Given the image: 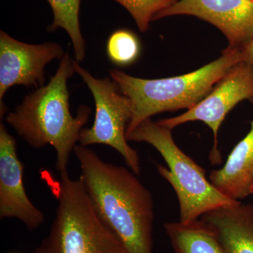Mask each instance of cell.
I'll use <instances>...</instances> for the list:
<instances>
[{
    "instance_id": "obj_2",
    "label": "cell",
    "mask_w": 253,
    "mask_h": 253,
    "mask_svg": "<svg viewBox=\"0 0 253 253\" xmlns=\"http://www.w3.org/2000/svg\"><path fill=\"white\" fill-rule=\"evenodd\" d=\"M73 61L66 52L48 84L26 95L5 118L31 147L41 149L50 145L54 148L59 174L68 172L70 156L91 112L89 106H81L76 116L71 114L68 81L76 73Z\"/></svg>"
},
{
    "instance_id": "obj_10",
    "label": "cell",
    "mask_w": 253,
    "mask_h": 253,
    "mask_svg": "<svg viewBox=\"0 0 253 253\" xmlns=\"http://www.w3.org/2000/svg\"><path fill=\"white\" fill-rule=\"evenodd\" d=\"M23 166L16 153V141L0 124V217L16 218L30 231L43 224L44 215L26 194Z\"/></svg>"
},
{
    "instance_id": "obj_14",
    "label": "cell",
    "mask_w": 253,
    "mask_h": 253,
    "mask_svg": "<svg viewBox=\"0 0 253 253\" xmlns=\"http://www.w3.org/2000/svg\"><path fill=\"white\" fill-rule=\"evenodd\" d=\"M53 13V21L47 27L49 33L61 28L68 33L78 63L85 58L86 44L80 25L82 0H46Z\"/></svg>"
},
{
    "instance_id": "obj_7",
    "label": "cell",
    "mask_w": 253,
    "mask_h": 253,
    "mask_svg": "<svg viewBox=\"0 0 253 253\" xmlns=\"http://www.w3.org/2000/svg\"><path fill=\"white\" fill-rule=\"evenodd\" d=\"M253 101V67L240 61L219 80L212 90L192 109L176 117L157 121L169 129L191 121H202L214 136V144L210 160L213 165L221 162L218 149V133L221 123L231 109L244 100Z\"/></svg>"
},
{
    "instance_id": "obj_6",
    "label": "cell",
    "mask_w": 253,
    "mask_h": 253,
    "mask_svg": "<svg viewBox=\"0 0 253 253\" xmlns=\"http://www.w3.org/2000/svg\"><path fill=\"white\" fill-rule=\"evenodd\" d=\"M73 64L76 73L90 90L96 106L94 124L82 130L79 144H104L113 148L124 158L130 170L139 175L140 158L126 137V128L132 117L130 100L111 78H95L76 60Z\"/></svg>"
},
{
    "instance_id": "obj_15",
    "label": "cell",
    "mask_w": 253,
    "mask_h": 253,
    "mask_svg": "<svg viewBox=\"0 0 253 253\" xmlns=\"http://www.w3.org/2000/svg\"><path fill=\"white\" fill-rule=\"evenodd\" d=\"M140 42L133 32L120 29L113 32L106 44V53L110 61L118 66L132 64L139 57Z\"/></svg>"
},
{
    "instance_id": "obj_3",
    "label": "cell",
    "mask_w": 253,
    "mask_h": 253,
    "mask_svg": "<svg viewBox=\"0 0 253 253\" xmlns=\"http://www.w3.org/2000/svg\"><path fill=\"white\" fill-rule=\"evenodd\" d=\"M242 61L239 49L226 47L220 57L196 71L176 77L142 79L117 69L110 76L130 100L132 117L126 136L146 120L167 111L189 110L199 104L223 76Z\"/></svg>"
},
{
    "instance_id": "obj_4",
    "label": "cell",
    "mask_w": 253,
    "mask_h": 253,
    "mask_svg": "<svg viewBox=\"0 0 253 253\" xmlns=\"http://www.w3.org/2000/svg\"><path fill=\"white\" fill-rule=\"evenodd\" d=\"M53 191L58 201L56 214L36 253H126L98 215L80 178L60 174Z\"/></svg>"
},
{
    "instance_id": "obj_9",
    "label": "cell",
    "mask_w": 253,
    "mask_h": 253,
    "mask_svg": "<svg viewBox=\"0 0 253 253\" xmlns=\"http://www.w3.org/2000/svg\"><path fill=\"white\" fill-rule=\"evenodd\" d=\"M180 15L215 26L226 37L229 48L239 49L253 36V0H179L160 13L156 21Z\"/></svg>"
},
{
    "instance_id": "obj_16",
    "label": "cell",
    "mask_w": 253,
    "mask_h": 253,
    "mask_svg": "<svg viewBox=\"0 0 253 253\" xmlns=\"http://www.w3.org/2000/svg\"><path fill=\"white\" fill-rule=\"evenodd\" d=\"M122 5L130 14L141 33L149 30L158 15L179 0H113Z\"/></svg>"
},
{
    "instance_id": "obj_8",
    "label": "cell",
    "mask_w": 253,
    "mask_h": 253,
    "mask_svg": "<svg viewBox=\"0 0 253 253\" xmlns=\"http://www.w3.org/2000/svg\"><path fill=\"white\" fill-rule=\"evenodd\" d=\"M61 44L51 42L28 44L0 31V118L7 108L4 98L10 88L16 85L38 89L44 85L45 68L55 59H63Z\"/></svg>"
},
{
    "instance_id": "obj_13",
    "label": "cell",
    "mask_w": 253,
    "mask_h": 253,
    "mask_svg": "<svg viewBox=\"0 0 253 253\" xmlns=\"http://www.w3.org/2000/svg\"><path fill=\"white\" fill-rule=\"evenodd\" d=\"M164 229L174 253H224L212 229L201 219L166 223Z\"/></svg>"
},
{
    "instance_id": "obj_17",
    "label": "cell",
    "mask_w": 253,
    "mask_h": 253,
    "mask_svg": "<svg viewBox=\"0 0 253 253\" xmlns=\"http://www.w3.org/2000/svg\"><path fill=\"white\" fill-rule=\"evenodd\" d=\"M241 60L253 67V36L239 49Z\"/></svg>"
},
{
    "instance_id": "obj_20",
    "label": "cell",
    "mask_w": 253,
    "mask_h": 253,
    "mask_svg": "<svg viewBox=\"0 0 253 253\" xmlns=\"http://www.w3.org/2000/svg\"></svg>"
},
{
    "instance_id": "obj_5",
    "label": "cell",
    "mask_w": 253,
    "mask_h": 253,
    "mask_svg": "<svg viewBox=\"0 0 253 253\" xmlns=\"http://www.w3.org/2000/svg\"><path fill=\"white\" fill-rule=\"evenodd\" d=\"M126 137L128 141L151 144L162 156L168 168L156 163V168L160 175L175 191L180 222L197 220L211 211L239 202L224 196L212 185L206 177L204 168L176 144L172 129L149 118Z\"/></svg>"
},
{
    "instance_id": "obj_19",
    "label": "cell",
    "mask_w": 253,
    "mask_h": 253,
    "mask_svg": "<svg viewBox=\"0 0 253 253\" xmlns=\"http://www.w3.org/2000/svg\"></svg>"
},
{
    "instance_id": "obj_18",
    "label": "cell",
    "mask_w": 253,
    "mask_h": 253,
    "mask_svg": "<svg viewBox=\"0 0 253 253\" xmlns=\"http://www.w3.org/2000/svg\"><path fill=\"white\" fill-rule=\"evenodd\" d=\"M250 193H251V195H253V185L251 186V191H250Z\"/></svg>"
},
{
    "instance_id": "obj_1",
    "label": "cell",
    "mask_w": 253,
    "mask_h": 253,
    "mask_svg": "<svg viewBox=\"0 0 253 253\" xmlns=\"http://www.w3.org/2000/svg\"><path fill=\"white\" fill-rule=\"evenodd\" d=\"M86 194L126 253H154V201L132 171L103 161L87 146L75 147Z\"/></svg>"
},
{
    "instance_id": "obj_11",
    "label": "cell",
    "mask_w": 253,
    "mask_h": 253,
    "mask_svg": "<svg viewBox=\"0 0 253 253\" xmlns=\"http://www.w3.org/2000/svg\"><path fill=\"white\" fill-rule=\"evenodd\" d=\"M224 253H253V204L241 201L204 214Z\"/></svg>"
},
{
    "instance_id": "obj_12",
    "label": "cell",
    "mask_w": 253,
    "mask_h": 253,
    "mask_svg": "<svg viewBox=\"0 0 253 253\" xmlns=\"http://www.w3.org/2000/svg\"><path fill=\"white\" fill-rule=\"evenodd\" d=\"M253 105V101H251ZM209 179L221 194L234 201L249 197L253 184V121L251 129L236 145L224 167L211 172Z\"/></svg>"
}]
</instances>
